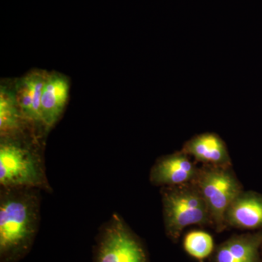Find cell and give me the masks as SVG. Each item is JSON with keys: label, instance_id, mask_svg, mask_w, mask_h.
Returning <instances> with one entry per match:
<instances>
[{"label": "cell", "instance_id": "cell-1", "mask_svg": "<svg viewBox=\"0 0 262 262\" xmlns=\"http://www.w3.org/2000/svg\"><path fill=\"white\" fill-rule=\"evenodd\" d=\"M41 192L0 187V262H19L30 253L40 225Z\"/></svg>", "mask_w": 262, "mask_h": 262}, {"label": "cell", "instance_id": "cell-10", "mask_svg": "<svg viewBox=\"0 0 262 262\" xmlns=\"http://www.w3.org/2000/svg\"><path fill=\"white\" fill-rule=\"evenodd\" d=\"M226 224L244 229L262 227V196L241 192L227 209Z\"/></svg>", "mask_w": 262, "mask_h": 262}, {"label": "cell", "instance_id": "cell-4", "mask_svg": "<svg viewBox=\"0 0 262 262\" xmlns=\"http://www.w3.org/2000/svg\"><path fill=\"white\" fill-rule=\"evenodd\" d=\"M93 262H149L139 237L121 215L113 213L98 229Z\"/></svg>", "mask_w": 262, "mask_h": 262}, {"label": "cell", "instance_id": "cell-3", "mask_svg": "<svg viewBox=\"0 0 262 262\" xmlns=\"http://www.w3.org/2000/svg\"><path fill=\"white\" fill-rule=\"evenodd\" d=\"M161 192L165 232L170 239H178L189 226L212 224L208 206L194 182L164 187Z\"/></svg>", "mask_w": 262, "mask_h": 262}, {"label": "cell", "instance_id": "cell-6", "mask_svg": "<svg viewBox=\"0 0 262 262\" xmlns=\"http://www.w3.org/2000/svg\"><path fill=\"white\" fill-rule=\"evenodd\" d=\"M200 169L184 151L167 155L157 160L151 167L149 181L156 187H171L193 182Z\"/></svg>", "mask_w": 262, "mask_h": 262}, {"label": "cell", "instance_id": "cell-12", "mask_svg": "<svg viewBox=\"0 0 262 262\" xmlns=\"http://www.w3.org/2000/svg\"><path fill=\"white\" fill-rule=\"evenodd\" d=\"M30 128L24 120L16 98L5 90L1 91L0 98V132L1 137L17 135Z\"/></svg>", "mask_w": 262, "mask_h": 262}, {"label": "cell", "instance_id": "cell-7", "mask_svg": "<svg viewBox=\"0 0 262 262\" xmlns=\"http://www.w3.org/2000/svg\"><path fill=\"white\" fill-rule=\"evenodd\" d=\"M46 77L34 72L24 77L17 87L16 101L24 120L33 131L45 128L41 112V99Z\"/></svg>", "mask_w": 262, "mask_h": 262}, {"label": "cell", "instance_id": "cell-5", "mask_svg": "<svg viewBox=\"0 0 262 262\" xmlns=\"http://www.w3.org/2000/svg\"><path fill=\"white\" fill-rule=\"evenodd\" d=\"M193 182L206 202L212 224L222 230L225 227L227 209L242 192L238 181L228 168L208 165L200 170Z\"/></svg>", "mask_w": 262, "mask_h": 262}, {"label": "cell", "instance_id": "cell-9", "mask_svg": "<svg viewBox=\"0 0 262 262\" xmlns=\"http://www.w3.org/2000/svg\"><path fill=\"white\" fill-rule=\"evenodd\" d=\"M182 151L210 166L227 168L230 163L225 143L211 133L194 136L186 143Z\"/></svg>", "mask_w": 262, "mask_h": 262}, {"label": "cell", "instance_id": "cell-2", "mask_svg": "<svg viewBox=\"0 0 262 262\" xmlns=\"http://www.w3.org/2000/svg\"><path fill=\"white\" fill-rule=\"evenodd\" d=\"M24 134L1 137L0 187L35 188L51 193L46 163L37 143L24 140Z\"/></svg>", "mask_w": 262, "mask_h": 262}, {"label": "cell", "instance_id": "cell-11", "mask_svg": "<svg viewBox=\"0 0 262 262\" xmlns=\"http://www.w3.org/2000/svg\"><path fill=\"white\" fill-rule=\"evenodd\" d=\"M261 236H242L222 245L217 251L216 262H256Z\"/></svg>", "mask_w": 262, "mask_h": 262}, {"label": "cell", "instance_id": "cell-8", "mask_svg": "<svg viewBox=\"0 0 262 262\" xmlns=\"http://www.w3.org/2000/svg\"><path fill=\"white\" fill-rule=\"evenodd\" d=\"M70 94V84L63 76L47 75L42 99L41 112L42 122L46 130L52 128L61 117Z\"/></svg>", "mask_w": 262, "mask_h": 262}, {"label": "cell", "instance_id": "cell-13", "mask_svg": "<svg viewBox=\"0 0 262 262\" xmlns=\"http://www.w3.org/2000/svg\"><path fill=\"white\" fill-rule=\"evenodd\" d=\"M184 247L190 256L198 259H203L208 257L213 251V237L203 231H193L186 235Z\"/></svg>", "mask_w": 262, "mask_h": 262}, {"label": "cell", "instance_id": "cell-14", "mask_svg": "<svg viewBox=\"0 0 262 262\" xmlns=\"http://www.w3.org/2000/svg\"><path fill=\"white\" fill-rule=\"evenodd\" d=\"M201 262H203V261H201Z\"/></svg>", "mask_w": 262, "mask_h": 262}]
</instances>
